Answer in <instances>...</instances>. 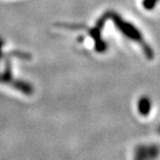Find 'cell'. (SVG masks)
I'll return each instance as SVG.
<instances>
[{
	"mask_svg": "<svg viewBox=\"0 0 160 160\" xmlns=\"http://www.w3.org/2000/svg\"><path fill=\"white\" fill-rule=\"evenodd\" d=\"M109 19V12L105 15L102 16L97 22V25L92 29H87L86 26L81 24H66V23H59L56 24L60 28L65 29H72V30H81V29H87L90 33L91 37H92L95 41V48L98 52H104L106 49V44L101 39V29L104 26V23L106 20Z\"/></svg>",
	"mask_w": 160,
	"mask_h": 160,
	"instance_id": "obj_2",
	"label": "cell"
},
{
	"mask_svg": "<svg viewBox=\"0 0 160 160\" xmlns=\"http://www.w3.org/2000/svg\"><path fill=\"white\" fill-rule=\"evenodd\" d=\"M0 83L6 84L9 86H13L15 89H17L18 91H20V92L23 93L24 95L29 96L34 93V89L29 83L13 78L12 66H11V61L9 59H7L5 62L4 73H0Z\"/></svg>",
	"mask_w": 160,
	"mask_h": 160,
	"instance_id": "obj_3",
	"label": "cell"
},
{
	"mask_svg": "<svg viewBox=\"0 0 160 160\" xmlns=\"http://www.w3.org/2000/svg\"><path fill=\"white\" fill-rule=\"evenodd\" d=\"M3 44H4V42H3V40L0 38V60H1V58H2V51H1V48H2V47H3Z\"/></svg>",
	"mask_w": 160,
	"mask_h": 160,
	"instance_id": "obj_6",
	"label": "cell"
},
{
	"mask_svg": "<svg viewBox=\"0 0 160 160\" xmlns=\"http://www.w3.org/2000/svg\"><path fill=\"white\" fill-rule=\"evenodd\" d=\"M137 108H138L139 114L141 116L147 117L148 114L151 113V110H152V101L148 98L143 97L139 99Z\"/></svg>",
	"mask_w": 160,
	"mask_h": 160,
	"instance_id": "obj_5",
	"label": "cell"
},
{
	"mask_svg": "<svg viewBox=\"0 0 160 160\" xmlns=\"http://www.w3.org/2000/svg\"><path fill=\"white\" fill-rule=\"evenodd\" d=\"M157 130H158V132H159V133H160V127H159V128H158V129H157Z\"/></svg>",
	"mask_w": 160,
	"mask_h": 160,
	"instance_id": "obj_7",
	"label": "cell"
},
{
	"mask_svg": "<svg viewBox=\"0 0 160 160\" xmlns=\"http://www.w3.org/2000/svg\"><path fill=\"white\" fill-rule=\"evenodd\" d=\"M109 18H111L113 20V22L115 23L116 27L123 34L125 37L134 41V42H138L141 45L146 57L148 60H152L153 59L154 53H153L152 48L146 42V41L144 39L143 35L141 34V32L137 29L133 24L122 20V18L121 17H119L116 13H113V12L112 13L109 12Z\"/></svg>",
	"mask_w": 160,
	"mask_h": 160,
	"instance_id": "obj_1",
	"label": "cell"
},
{
	"mask_svg": "<svg viewBox=\"0 0 160 160\" xmlns=\"http://www.w3.org/2000/svg\"><path fill=\"white\" fill-rule=\"evenodd\" d=\"M160 155V148L156 145H139L134 148L133 160H156Z\"/></svg>",
	"mask_w": 160,
	"mask_h": 160,
	"instance_id": "obj_4",
	"label": "cell"
}]
</instances>
